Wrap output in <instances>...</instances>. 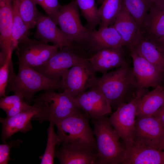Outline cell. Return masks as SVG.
<instances>
[{
  "label": "cell",
  "instance_id": "34",
  "mask_svg": "<svg viewBox=\"0 0 164 164\" xmlns=\"http://www.w3.org/2000/svg\"><path fill=\"white\" fill-rule=\"evenodd\" d=\"M25 100L22 96L15 94L1 97L0 108L5 112L18 102Z\"/></svg>",
  "mask_w": 164,
  "mask_h": 164
},
{
  "label": "cell",
  "instance_id": "2",
  "mask_svg": "<svg viewBox=\"0 0 164 164\" xmlns=\"http://www.w3.org/2000/svg\"><path fill=\"white\" fill-rule=\"evenodd\" d=\"M96 138L97 164H121L126 148L105 116L92 120Z\"/></svg>",
  "mask_w": 164,
  "mask_h": 164
},
{
  "label": "cell",
  "instance_id": "7",
  "mask_svg": "<svg viewBox=\"0 0 164 164\" xmlns=\"http://www.w3.org/2000/svg\"><path fill=\"white\" fill-rule=\"evenodd\" d=\"M53 20L67 39L80 50L88 38L90 30L81 23L76 0L60 5Z\"/></svg>",
  "mask_w": 164,
  "mask_h": 164
},
{
  "label": "cell",
  "instance_id": "1",
  "mask_svg": "<svg viewBox=\"0 0 164 164\" xmlns=\"http://www.w3.org/2000/svg\"><path fill=\"white\" fill-rule=\"evenodd\" d=\"M104 94L112 109H117L121 104L134 98L140 89L134 78L130 64L103 74L95 86Z\"/></svg>",
  "mask_w": 164,
  "mask_h": 164
},
{
  "label": "cell",
  "instance_id": "21",
  "mask_svg": "<svg viewBox=\"0 0 164 164\" xmlns=\"http://www.w3.org/2000/svg\"><path fill=\"white\" fill-rule=\"evenodd\" d=\"M142 36L155 41L164 36V5L153 3L140 29Z\"/></svg>",
  "mask_w": 164,
  "mask_h": 164
},
{
  "label": "cell",
  "instance_id": "32",
  "mask_svg": "<svg viewBox=\"0 0 164 164\" xmlns=\"http://www.w3.org/2000/svg\"><path fill=\"white\" fill-rule=\"evenodd\" d=\"M22 142L20 139L11 141L8 143L0 145V164H7L11 160L10 157V150L12 148H18Z\"/></svg>",
  "mask_w": 164,
  "mask_h": 164
},
{
  "label": "cell",
  "instance_id": "6",
  "mask_svg": "<svg viewBox=\"0 0 164 164\" xmlns=\"http://www.w3.org/2000/svg\"><path fill=\"white\" fill-rule=\"evenodd\" d=\"M148 91L147 88L139 90L134 98L128 103L121 105L108 118L126 148L134 142L137 107L141 98Z\"/></svg>",
  "mask_w": 164,
  "mask_h": 164
},
{
  "label": "cell",
  "instance_id": "22",
  "mask_svg": "<svg viewBox=\"0 0 164 164\" xmlns=\"http://www.w3.org/2000/svg\"><path fill=\"white\" fill-rule=\"evenodd\" d=\"M112 25L128 48L133 46L141 36L138 24L123 4Z\"/></svg>",
  "mask_w": 164,
  "mask_h": 164
},
{
  "label": "cell",
  "instance_id": "12",
  "mask_svg": "<svg viewBox=\"0 0 164 164\" xmlns=\"http://www.w3.org/2000/svg\"><path fill=\"white\" fill-rule=\"evenodd\" d=\"M133 63V71L138 89L155 88L161 84L164 72L140 56L133 46L128 48Z\"/></svg>",
  "mask_w": 164,
  "mask_h": 164
},
{
  "label": "cell",
  "instance_id": "15",
  "mask_svg": "<svg viewBox=\"0 0 164 164\" xmlns=\"http://www.w3.org/2000/svg\"><path fill=\"white\" fill-rule=\"evenodd\" d=\"M164 125L153 116L136 117L134 142L158 149Z\"/></svg>",
  "mask_w": 164,
  "mask_h": 164
},
{
  "label": "cell",
  "instance_id": "39",
  "mask_svg": "<svg viewBox=\"0 0 164 164\" xmlns=\"http://www.w3.org/2000/svg\"><path fill=\"white\" fill-rule=\"evenodd\" d=\"M153 3L164 5V0H152Z\"/></svg>",
  "mask_w": 164,
  "mask_h": 164
},
{
  "label": "cell",
  "instance_id": "10",
  "mask_svg": "<svg viewBox=\"0 0 164 164\" xmlns=\"http://www.w3.org/2000/svg\"><path fill=\"white\" fill-rule=\"evenodd\" d=\"M85 58H88L78 50L63 47L59 49L46 63L33 69L57 83L68 69Z\"/></svg>",
  "mask_w": 164,
  "mask_h": 164
},
{
  "label": "cell",
  "instance_id": "5",
  "mask_svg": "<svg viewBox=\"0 0 164 164\" xmlns=\"http://www.w3.org/2000/svg\"><path fill=\"white\" fill-rule=\"evenodd\" d=\"M96 72L85 58L68 69L57 83L60 90L73 98L94 87L98 80Z\"/></svg>",
  "mask_w": 164,
  "mask_h": 164
},
{
  "label": "cell",
  "instance_id": "20",
  "mask_svg": "<svg viewBox=\"0 0 164 164\" xmlns=\"http://www.w3.org/2000/svg\"><path fill=\"white\" fill-rule=\"evenodd\" d=\"M121 164H164V151L134 142Z\"/></svg>",
  "mask_w": 164,
  "mask_h": 164
},
{
  "label": "cell",
  "instance_id": "14",
  "mask_svg": "<svg viewBox=\"0 0 164 164\" xmlns=\"http://www.w3.org/2000/svg\"><path fill=\"white\" fill-rule=\"evenodd\" d=\"M78 107L92 120L99 118L112 111L110 103L95 86L74 98Z\"/></svg>",
  "mask_w": 164,
  "mask_h": 164
},
{
  "label": "cell",
  "instance_id": "27",
  "mask_svg": "<svg viewBox=\"0 0 164 164\" xmlns=\"http://www.w3.org/2000/svg\"><path fill=\"white\" fill-rule=\"evenodd\" d=\"M122 4L133 18L140 29L148 13L152 0H122Z\"/></svg>",
  "mask_w": 164,
  "mask_h": 164
},
{
  "label": "cell",
  "instance_id": "13",
  "mask_svg": "<svg viewBox=\"0 0 164 164\" xmlns=\"http://www.w3.org/2000/svg\"><path fill=\"white\" fill-rule=\"evenodd\" d=\"M130 56L126 46L101 50L88 58L94 70L103 74L110 69L130 64Z\"/></svg>",
  "mask_w": 164,
  "mask_h": 164
},
{
  "label": "cell",
  "instance_id": "38",
  "mask_svg": "<svg viewBox=\"0 0 164 164\" xmlns=\"http://www.w3.org/2000/svg\"><path fill=\"white\" fill-rule=\"evenodd\" d=\"M158 149L164 151V135L160 140L158 146Z\"/></svg>",
  "mask_w": 164,
  "mask_h": 164
},
{
  "label": "cell",
  "instance_id": "35",
  "mask_svg": "<svg viewBox=\"0 0 164 164\" xmlns=\"http://www.w3.org/2000/svg\"><path fill=\"white\" fill-rule=\"evenodd\" d=\"M32 106L24 100L18 102L5 112L7 117H12L29 110Z\"/></svg>",
  "mask_w": 164,
  "mask_h": 164
},
{
  "label": "cell",
  "instance_id": "37",
  "mask_svg": "<svg viewBox=\"0 0 164 164\" xmlns=\"http://www.w3.org/2000/svg\"><path fill=\"white\" fill-rule=\"evenodd\" d=\"M155 41L164 51V36Z\"/></svg>",
  "mask_w": 164,
  "mask_h": 164
},
{
  "label": "cell",
  "instance_id": "30",
  "mask_svg": "<svg viewBox=\"0 0 164 164\" xmlns=\"http://www.w3.org/2000/svg\"><path fill=\"white\" fill-rule=\"evenodd\" d=\"M50 122L47 129V143L44 153L41 158V164L53 163L56 146L60 145V138L54 130V124L52 121Z\"/></svg>",
  "mask_w": 164,
  "mask_h": 164
},
{
  "label": "cell",
  "instance_id": "24",
  "mask_svg": "<svg viewBox=\"0 0 164 164\" xmlns=\"http://www.w3.org/2000/svg\"><path fill=\"white\" fill-rule=\"evenodd\" d=\"M164 104V89L159 85L145 93L140 100L136 117L153 116Z\"/></svg>",
  "mask_w": 164,
  "mask_h": 164
},
{
  "label": "cell",
  "instance_id": "31",
  "mask_svg": "<svg viewBox=\"0 0 164 164\" xmlns=\"http://www.w3.org/2000/svg\"><path fill=\"white\" fill-rule=\"evenodd\" d=\"M12 54L9 55L4 63L0 66V97L6 95V89L8 84L11 67H13L12 60Z\"/></svg>",
  "mask_w": 164,
  "mask_h": 164
},
{
  "label": "cell",
  "instance_id": "33",
  "mask_svg": "<svg viewBox=\"0 0 164 164\" xmlns=\"http://www.w3.org/2000/svg\"><path fill=\"white\" fill-rule=\"evenodd\" d=\"M37 4L40 5L47 14L54 20L59 10L60 5L58 0H34Z\"/></svg>",
  "mask_w": 164,
  "mask_h": 164
},
{
  "label": "cell",
  "instance_id": "28",
  "mask_svg": "<svg viewBox=\"0 0 164 164\" xmlns=\"http://www.w3.org/2000/svg\"><path fill=\"white\" fill-rule=\"evenodd\" d=\"M13 7L12 47L15 50L20 40L28 36L29 30L19 14L18 0H13Z\"/></svg>",
  "mask_w": 164,
  "mask_h": 164
},
{
  "label": "cell",
  "instance_id": "29",
  "mask_svg": "<svg viewBox=\"0 0 164 164\" xmlns=\"http://www.w3.org/2000/svg\"><path fill=\"white\" fill-rule=\"evenodd\" d=\"M36 4L34 0H18L19 14L29 30L36 26L39 12Z\"/></svg>",
  "mask_w": 164,
  "mask_h": 164
},
{
  "label": "cell",
  "instance_id": "16",
  "mask_svg": "<svg viewBox=\"0 0 164 164\" xmlns=\"http://www.w3.org/2000/svg\"><path fill=\"white\" fill-rule=\"evenodd\" d=\"M125 46L124 42L113 25L90 30L88 38L81 48L89 54V58L100 50Z\"/></svg>",
  "mask_w": 164,
  "mask_h": 164
},
{
  "label": "cell",
  "instance_id": "19",
  "mask_svg": "<svg viewBox=\"0 0 164 164\" xmlns=\"http://www.w3.org/2000/svg\"><path fill=\"white\" fill-rule=\"evenodd\" d=\"M56 148L55 157L61 164H97V151L80 148L69 143H63Z\"/></svg>",
  "mask_w": 164,
  "mask_h": 164
},
{
  "label": "cell",
  "instance_id": "11",
  "mask_svg": "<svg viewBox=\"0 0 164 164\" xmlns=\"http://www.w3.org/2000/svg\"><path fill=\"white\" fill-rule=\"evenodd\" d=\"M34 104L29 110L5 118L0 117L2 130L1 139L3 143L15 133L20 132L26 134L32 128L31 119L36 120L45 109L46 105L43 100L35 99Z\"/></svg>",
  "mask_w": 164,
  "mask_h": 164
},
{
  "label": "cell",
  "instance_id": "3",
  "mask_svg": "<svg viewBox=\"0 0 164 164\" xmlns=\"http://www.w3.org/2000/svg\"><path fill=\"white\" fill-rule=\"evenodd\" d=\"M89 118L81 110L75 114L52 121L57 129L60 145L69 143L97 151L96 138Z\"/></svg>",
  "mask_w": 164,
  "mask_h": 164
},
{
  "label": "cell",
  "instance_id": "17",
  "mask_svg": "<svg viewBox=\"0 0 164 164\" xmlns=\"http://www.w3.org/2000/svg\"><path fill=\"white\" fill-rule=\"evenodd\" d=\"M57 25L49 16L39 12L37 18L35 37L43 42L52 43L59 49L67 47L78 50V47L67 39Z\"/></svg>",
  "mask_w": 164,
  "mask_h": 164
},
{
  "label": "cell",
  "instance_id": "40",
  "mask_svg": "<svg viewBox=\"0 0 164 164\" xmlns=\"http://www.w3.org/2000/svg\"><path fill=\"white\" fill-rule=\"evenodd\" d=\"M160 85H161L164 89V75L162 82Z\"/></svg>",
  "mask_w": 164,
  "mask_h": 164
},
{
  "label": "cell",
  "instance_id": "36",
  "mask_svg": "<svg viewBox=\"0 0 164 164\" xmlns=\"http://www.w3.org/2000/svg\"><path fill=\"white\" fill-rule=\"evenodd\" d=\"M153 116L159 119L164 125V104Z\"/></svg>",
  "mask_w": 164,
  "mask_h": 164
},
{
  "label": "cell",
  "instance_id": "26",
  "mask_svg": "<svg viewBox=\"0 0 164 164\" xmlns=\"http://www.w3.org/2000/svg\"><path fill=\"white\" fill-rule=\"evenodd\" d=\"M81 13L86 20L87 29L89 30L95 29L100 24L101 19L99 9L95 0H75Z\"/></svg>",
  "mask_w": 164,
  "mask_h": 164
},
{
  "label": "cell",
  "instance_id": "4",
  "mask_svg": "<svg viewBox=\"0 0 164 164\" xmlns=\"http://www.w3.org/2000/svg\"><path fill=\"white\" fill-rule=\"evenodd\" d=\"M17 74L9 82L6 93L13 92L23 97L28 104L34 100L35 94L41 91L57 90V83L33 69L19 65Z\"/></svg>",
  "mask_w": 164,
  "mask_h": 164
},
{
  "label": "cell",
  "instance_id": "18",
  "mask_svg": "<svg viewBox=\"0 0 164 164\" xmlns=\"http://www.w3.org/2000/svg\"><path fill=\"white\" fill-rule=\"evenodd\" d=\"M13 0H0V62L14 50L12 47Z\"/></svg>",
  "mask_w": 164,
  "mask_h": 164
},
{
  "label": "cell",
  "instance_id": "9",
  "mask_svg": "<svg viewBox=\"0 0 164 164\" xmlns=\"http://www.w3.org/2000/svg\"><path fill=\"white\" fill-rule=\"evenodd\" d=\"M58 49L56 45L26 36L20 40L15 49L17 63L33 69L46 63Z\"/></svg>",
  "mask_w": 164,
  "mask_h": 164
},
{
  "label": "cell",
  "instance_id": "23",
  "mask_svg": "<svg viewBox=\"0 0 164 164\" xmlns=\"http://www.w3.org/2000/svg\"><path fill=\"white\" fill-rule=\"evenodd\" d=\"M132 46L140 56L164 72V51L155 41L141 34Z\"/></svg>",
  "mask_w": 164,
  "mask_h": 164
},
{
  "label": "cell",
  "instance_id": "8",
  "mask_svg": "<svg viewBox=\"0 0 164 164\" xmlns=\"http://www.w3.org/2000/svg\"><path fill=\"white\" fill-rule=\"evenodd\" d=\"M54 90H49L35 98L44 101L46 108L36 120L40 123L45 121H53L75 114L81 111L74 98L67 93H58Z\"/></svg>",
  "mask_w": 164,
  "mask_h": 164
},
{
  "label": "cell",
  "instance_id": "41",
  "mask_svg": "<svg viewBox=\"0 0 164 164\" xmlns=\"http://www.w3.org/2000/svg\"><path fill=\"white\" fill-rule=\"evenodd\" d=\"M98 2L101 3L103 0H97Z\"/></svg>",
  "mask_w": 164,
  "mask_h": 164
},
{
  "label": "cell",
  "instance_id": "25",
  "mask_svg": "<svg viewBox=\"0 0 164 164\" xmlns=\"http://www.w3.org/2000/svg\"><path fill=\"white\" fill-rule=\"evenodd\" d=\"M122 5V0H103L99 8L100 27L112 25Z\"/></svg>",
  "mask_w": 164,
  "mask_h": 164
}]
</instances>
